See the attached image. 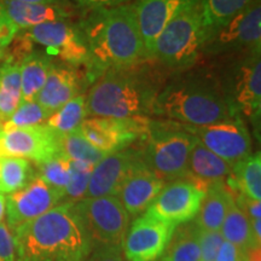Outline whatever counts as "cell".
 Masks as SVG:
<instances>
[{
  "label": "cell",
  "mask_w": 261,
  "mask_h": 261,
  "mask_svg": "<svg viewBox=\"0 0 261 261\" xmlns=\"http://www.w3.org/2000/svg\"><path fill=\"white\" fill-rule=\"evenodd\" d=\"M79 27L89 51L87 83L93 84L110 69L137 65L145 57L133 5L89 10Z\"/></svg>",
  "instance_id": "obj_1"
},
{
  "label": "cell",
  "mask_w": 261,
  "mask_h": 261,
  "mask_svg": "<svg viewBox=\"0 0 261 261\" xmlns=\"http://www.w3.org/2000/svg\"><path fill=\"white\" fill-rule=\"evenodd\" d=\"M182 127L200 140L205 148L231 166L242 161L252 152L250 135L243 119L240 116L230 117L211 125H182Z\"/></svg>",
  "instance_id": "obj_11"
},
{
  "label": "cell",
  "mask_w": 261,
  "mask_h": 261,
  "mask_svg": "<svg viewBox=\"0 0 261 261\" xmlns=\"http://www.w3.org/2000/svg\"><path fill=\"white\" fill-rule=\"evenodd\" d=\"M62 200H64L63 195L34 175L25 187L6 197V225L10 232L45 214Z\"/></svg>",
  "instance_id": "obj_15"
},
{
  "label": "cell",
  "mask_w": 261,
  "mask_h": 261,
  "mask_svg": "<svg viewBox=\"0 0 261 261\" xmlns=\"http://www.w3.org/2000/svg\"><path fill=\"white\" fill-rule=\"evenodd\" d=\"M34 177L28 160L0 158V194H12L19 190Z\"/></svg>",
  "instance_id": "obj_32"
},
{
  "label": "cell",
  "mask_w": 261,
  "mask_h": 261,
  "mask_svg": "<svg viewBox=\"0 0 261 261\" xmlns=\"http://www.w3.org/2000/svg\"><path fill=\"white\" fill-rule=\"evenodd\" d=\"M261 51V4L254 0L230 21L212 33L204 45V55Z\"/></svg>",
  "instance_id": "obj_9"
},
{
  "label": "cell",
  "mask_w": 261,
  "mask_h": 261,
  "mask_svg": "<svg viewBox=\"0 0 261 261\" xmlns=\"http://www.w3.org/2000/svg\"><path fill=\"white\" fill-rule=\"evenodd\" d=\"M166 182L154 174L140 161L122 182L116 197L121 202L129 218L144 214L160 194Z\"/></svg>",
  "instance_id": "obj_19"
},
{
  "label": "cell",
  "mask_w": 261,
  "mask_h": 261,
  "mask_svg": "<svg viewBox=\"0 0 261 261\" xmlns=\"http://www.w3.org/2000/svg\"><path fill=\"white\" fill-rule=\"evenodd\" d=\"M80 6L87 10L115 8V6L123 5L127 0H75Z\"/></svg>",
  "instance_id": "obj_41"
},
{
  "label": "cell",
  "mask_w": 261,
  "mask_h": 261,
  "mask_svg": "<svg viewBox=\"0 0 261 261\" xmlns=\"http://www.w3.org/2000/svg\"><path fill=\"white\" fill-rule=\"evenodd\" d=\"M5 14L18 31L29 29L47 22L69 18V11L57 5L29 4L18 0H2Z\"/></svg>",
  "instance_id": "obj_22"
},
{
  "label": "cell",
  "mask_w": 261,
  "mask_h": 261,
  "mask_svg": "<svg viewBox=\"0 0 261 261\" xmlns=\"http://www.w3.org/2000/svg\"><path fill=\"white\" fill-rule=\"evenodd\" d=\"M87 115L89 114H87L86 97L80 94L65 103L57 112L51 114L45 125L57 135H67L79 129Z\"/></svg>",
  "instance_id": "obj_29"
},
{
  "label": "cell",
  "mask_w": 261,
  "mask_h": 261,
  "mask_svg": "<svg viewBox=\"0 0 261 261\" xmlns=\"http://www.w3.org/2000/svg\"><path fill=\"white\" fill-rule=\"evenodd\" d=\"M22 102L21 69L5 62L0 67V117L5 122Z\"/></svg>",
  "instance_id": "obj_28"
},
{
  "label": "cell",
  "mask_w": 261,
  "mask_h": 261,
  "mask_svg": "<svg viewBox=\"0 0 261 261\" xmlns=\"http://www.w3.org/2000/svg\"><path fill=\"white\" fill-rule=\"evenodd\" d=\"M50 115L51 114L35 100H29V102L22 100L17 109L15 110V113L3 123L0 130L45 125Z\"/></svg>",
  "instance_id": "obj_34"
},
{
  "label": "cell",
  "mask_w": 261,
  "mask_h": 261,
  "mask_svg": "<svg viewBox=\"0 0 261 261\" xmlns=\"http://www.w3.org/2000/svg\"><path fill=\"white\" fill-rule=\"evenodd\" d=\"M233 197L226 181L211 185L205 191L194 223L201 230L219 231Z\"/></svg>",
  "instance_id": "obj_23"
},
{
  "label": "cell",
  "mask_w": 261,
  "mask_h": 261,
  "mask_svg": "<svg viewBox=\"0 0 261 261\" xmlns=\"http://www.w3.org/2000/svg\"><path fill=\"white\" fill-rule=\"evenodd\" d=\"M231 191L240 192L253 198L261 200V156L260 152L249 155L232 166L231 174L226 179Z\"/></svg>",
  "instance_id": "obj_24"
},
{
  "label": "cell",
  "mask_w": 261,
  "mask_h": 261,
  "mask_svg": "<svg viewBox=\"0 0 261 261\" xmlns=\"http://www.w3.org/2000/svg\"><path fill=\"white\" fill-rule=\"evenodd\" d=\"M205 190L188 179H178L166 184L145 213L163 223L179 226L194 220Z\"/></svg>",
  "instance_id": "obj_12"
},
{
  "label": "cell",
  "mask_w": 261,
  "mask_h": 261,
  "mask_svg": "<svg viewBox=\"0 0 261 261\" xmlns=\"http://www.w3.org/2000/svg\"><path fill=\"white\" fill-rule=\"evenodd\" d=\"M5 213H6V197L4 195L0 194V224H2L3 220H4Z\"/></svg>",
  "instance_id": "obj_43"
},
{
  "label": "cell",
  "mask_w": 261,
  "mask_h": 261,
  "mask_svg": "<svg viewBox=\"0 0 261 261\" xmlns=\"http://www.w3.org/2000/svg\"><path fill=\"white\" fill-rule=\"evenodd\" d=\"M140 161V149L130 146L108 154L93 166L85 198L116 196L122 182Z\"/></svg>",
  "instance_id": "obj_17"
},
{
  "label": "cell",
  "mask_w": 261,
  "mask_h": 261,
  "mask_svg": "<svg viewBox=\"0 0 261 261\" xmlns=\"http://www.w3.org/2000/svg\"><path fill=\"white\" fill-rule=\"evenodd\" d=\"M151 120L146 116L92 117L84 120L79 127L83 136L94 148L106 152L119 151L137 142L144 140L149 135Z\"/></svg>",
  "instance_id": "obj_10"
},
{
  "label": "cell",
  "mask_w": 261,
  "mask_h": 261,
  "mask_svg": "<svg viewBox=\"0 0 261 261\" xmlns=\"http://www.w3.org/2000/svg\"><path fill=\"white\" fill-rule=\"evenodd\" d=\"M16 261H85L90 236L75 202H64L12 232Z\"/></svg>",
  "instance_id": "obj_2"
},
{
  "label": "cell",
  "mask_w": 261,
  "mask_h": 261,
  "mask_svg": "<svg viewBox=\"0 0 261 261\" xmlns=\"http://www.w3.org/2000/svg\"><path fill=\"white\" fill-rule=\"evenodd\" d=\"M214 261H246V255L240 248L227 241H223Z\"/></svg>",
  "instance_id": "obj_40"
},
{
  "label": "cell",
  "mask_w": 261,
  "mask_h": 261,
  "mask_svg": "<svg viewBox=\"0 0 261 261\" xmlns=\"http://www.w3.org/2000/svg\"><path fill=\"white\" fill-rule=\"evenodd\" d=\"M207 39L201 0H197L166 25L156 40L154 57L169 68H189L203 54Z\"/></svg>",
  "instance_id": "obj_6"
},
{
  "label": "cell",
  "mask_w": 261,
  "mask_h": 261,
  "mask_svg": "<svg viewBox=\"0 0 261 261\" xmlns=\"http://www.w3.org/2000/svg\"><path fill=\"white\" fill-rule=\"evenodd\" d=\"M223 241L224 238L219 231H207L198 228L201 261H214Z\"/></svg>",
  "instance_id": "obj_36"
},
{
  "label": "cell",
  "mask_w": 261,
  "mask_h": 261,
  "mask_svg": "<svg viewBox=\"0 0 261 261\" xmlns=\"http://www.w3.org/2000/svg\"><path fill=\"white\" fill-rule=\"evenodd\" d=\"M3 123H4V122H3L2 117H0V129H2V126H3Z\"/></svg>",
  "instance_id": "obj_45"
},
{
  "label": "cell",
  "mask_w": 261,
  "mask_h": 261,
  "mask_svg": "<svg viewBox=\"0 0 261 261\" xmlns=\"http://www.w3.org/2000/svg\"><path fill=\"white\" fill-rule=\"evenodd\" d=\"M93 166L89 163L70 161V178L65 189L64 198H69L68 202H79L86 196L87 188Z\"/></svg>",
  "instance_id": "obj_35"
},
{
  "label": "cell",
  "mask_w": 261,
  "mask_h": 261,
  "mask_svg": "<svg viewBox=\"0 0 261 261\" xmlns=\"http://www.w3.org/2000/svg\"><path fill=\"white\" fill-rule=\"evenodd\" d=\"M75 204L93 248L121 246L130 218L116 196L84 198Z\"/></svg>",
  "instance_id": "obj_8"
},
{
  "label": "cell",
  "mask_w": 261,
  "mask_h": 261,
  "mask_svg": "<svg viewBox=\"0 0 261 261\" xmlns=\"http://www.w3.org/2000/svg\"><path fill=\"white\" fill-rule=\"evenodd\" d=\"M54 64L51 56L33 51L19 64L21 69V92L22 100L29 102L35 100L39 91L46 81L48 70Z\"/></svg>",
  "instance_id": "obj_26"
},
{
  "label": "cell",
  "mask_w": 261,
  "mask_h": 261,
  "mask_svg": "<svg viewBox=\"0 0 261 261\" xmlns=\"http://www.w3.org/2000/svg\"><path fill=\"white\" fill-rule=\"evenodd\" d=\"M195 140L181 123L151 121L149 135L140 149L142 161L165 182L182 179Z\"/></svg>",
  "instance_id": "obj_5"
},
{
  "label": "cell",
  "mask_w": 261,
  "mask_h": 261,
  "mask_svg": "<svg viewBox=\"0 0 261 261\" xmlns=\"http://www.w3.org/2000/svg\"><path fill=\"white\" fill-rule=\"evenodd\" d=\"M85 261H127L121 246H107L93 248Z\"/></svg>",
  "instance_id": "obj_37"
},
{
  "label": "cell",
  "mask_w": 261,
  "mask_h": 261,
  "mask_svg": "<svg viewBox=\"0 0 261 261\" xmlns=\"http://www.w3.org/2000/svg\"><path fill=\"white\" fill-rule=\"evenodd\" d=\"M219 232L223 236L224 241L232 243L233 246L240 248L243 253L253 249V248L260 247V242H257L253 233L250 220L237 207L234 201L230 204Z\"/></svg>",
  "instance_id": "obj_27"
},
{
  "label": "cell",
  "mask_w": 261,
  "mask_h": 261,
  "mask_svg": "<svg viewBox=\"0 0 261 261\" xmlns=\"http://www.w3.org/2000/svg\"><path fill=\"white\" fill-rule=\"evenodd\" d=\"M60 151L70 161L84 162L89 165H97L100 160L108 154L94 148L91 143L83 136L79 129L67 135H60L58 138Z\"/></svg>",
  "instance_id": "obj_31"
},
{
  "label": "cell",
  "mask_w": 261,
  "mask_h": 261,
  "mask_svg": "<svg viewBox=\"0 0 261 261\" xmlns=\"http://www.w3.org/2000/svg\"><path fill=\"white\" fill-rule=\"evenodd\" d=\"M80 85L79 74L73 65L52 64L35 102L50 114H54L65 103L80 96Z\"/></svg>",
  "instance_id": "obj_20"
},
{
  "label": "cell",
  "mask_w": 261,
  "mask_h": 261,
  "mask_svg": "<svg viewBox=\"0 0 261 261\" xmlns=\"http://www.w3.org/2000/svg\"><path fill=\"white\" fill-rule=\"evenodd\" d=\"M0 261H16L14 238L6 223L0 224Z\"/></svg>",
  "instance_id": "obj_38"
},
{
  "label": "cell",
  "mask_w": 261,
  "mask_h": 261,
  "mask_svg": "<svg viewBox=\"0 0 261 261\" xmlns=\"http://www.w3.org/2000/svg\"><path fill=\"white\" fill-rule=\"evenodd\" d=\"M38 168V177L64 197L65 189L70 178V160L60 151L50 159L39 162Z\"/></svg>",
  "instance_id": "obj_33"
},
{
  "label": "cell",
  "mask_w": 261,
  "mask_h": 261,
  "mask_svg": "<svg viewBox=\"0 0 261 261\" xmlns=\"http://www.w3.org/2000/svg\"><path fill=\"white\" fill-rule=\"evenodd\" d=\"M260 51L248 52L228 71L223 91L231 116H244L260 130L261 61Z\"/></svg>",
  "instance_id": "obj_7"
},
{
  "label": "cell",
  "mask_w": 261,
  "mask_h": 261,
  "mask_svg": "<svg viewBox=\"0 0 261 261\" xmlns=\"http://www.w3.org/2000/svg\"><path fill=\"white\" fill-rule=\"evenodd\" d=\"M232 171V166L208 150L200 140L196 139L190 151L188 168L184 179L207 191L211 185L226 181Z\"/></svg>",
  "instance_id": "obj_21"
},
{
  "label": "cell",
  "mask_w": 261,
  "mask_h": 261,
  "mask_svg": "<svg viewBox=\"0 0 261 261\" xmlns=\"http://www.w3.org/2000/svg\"><path fill=\"white\" fill-rule=\"evenodd\" d=\"M159 261H201L198 228L194 220L175 227Z\"/></svg>",
  "instance_id": "obj_25"
},
{
  "label": "cell",
  "mask_w": 261,
  "mask_h": 261,
  "mask_svg": "<svg viewBox=\"0 0 261 261\" xmlns=\"http://www.w3.org/2000/svg\"><path fill=\"white\" fill-rule=\"evenodd\" d=\"M5 55H6V46H3L0 44V60H5Z\"/></svg>",
  "instance_id": "obj_44"
},
{
  "label": "cell",
  "mask_w": 261,
  "mask_h": 261,
  "mask_svg": "<svg viewBox=\"0 0 261 261\" xmlns=\"http://www.w3.org/2000/svg\"><path fill=\"white\" fill-rule=\"evenodd\" d=\"M58 138L60 135L46 125L0 130V158L33 160L39 163L60 152Z\"/></svg>",
  "instance_id": "obj_16"
},
{
  "label": "cell",
  "mask_w": 261,
  "mask_h": 261,
  "mask_svg": "<svg viewBox=\"0 0 261 261\" xmlns=\"http://www.w3.org/2000/svg\"><path fill=\"white\" fill-rule=\"evenodd\" d=\"M18 32V29L11 23V21L6 16L3 2L0 0V44L3 46H8Z\"/></svg>",
  "instance_id": "obj_39"
},
{
  "label": "cell",
  "mask_w": 261,
  "mask_h": 261,
  "mask_svg": "<svg viewBox=\"0 0 261 261\" xmlns=\"http://www.w3.org/2000/svg\"><path fill=\"white\" fill-rule=\"evenodd\" d=\"M175 227L146 213L129 225L121 244L127 261H159L165 253Z\"/></svg>",
  "instance_id": "obj_14"
},
{
  "label": "cell",
  "mask_w": 261,
  "mask_h": 261,
  "mask_svg": "<svg viewBox=\"0 0 261 261\" xmlns=\"http://www.w3.org/2000/svg\"><path fill=\"white\" fill-rule=\"evenodd\" d=\"M24 32L33 42L47 48L48 56H57L73 67L86 64L89 51L79 24L62 19L35 25Z\"/></svg>",
  "instance_id": "obj_13"
},
{
  "label": "cell",
  "mask_w": 261,
  "mask_h": 261,
  "mask_svg": "<svg viewBox=\"0 0 261 261\" xmlns=\"http://www.w3.org/2000/svg\"><path fill=\"white\" fill-rule=\"evenodd\" d=\"M18 2L29 3V4H41V5H57L65 8V0H18Z\"/></svg>",
  "instance_id": "obj_42"
},
{
  "label": "cell",
  "mask_w": 261,
  "mask_h": 261,
  "mask_svg": "<svg viewBox=\"0 0 261 261\" xmlns=\"http://www.w3.org/2000/svg\"><path fill=\"white\" fill-rule=\"evenodd\" d=\"M254 0H201L202 15L208 38Z\"/></svg>",
  "instance_id": "obj_30"
},
{
  "label": "cell",
  "mask_w": 261,
  "mask_h": 261,
  "mask_svg": "<svg viewBox=\"0 0 261 261\" xmlns=\"http://www.w3.org/2000/svg\"><path fill=\"white\" fill-rule=\"evenodd\" d=\"M137 65L110 69L98 77L86 97L87 114L115 119L152 114L160 92L158 80Z\"/></svg>",
  "instance_id": "obj_3"
},
{
  "label": "cell",
  "mask_w": 261,
  "mask_h": 261,
  "mask_svg": "<svg viewBox=\"0 0 261 261\" xmlns=\"http://www.w3.org/2000/svg\"><path fill=\"white\" fill-rule=\"evenodd\" d=\"M197 0H137L133 5L145 57H154L155 44L163 29L175 16Z\"/></svg>",
  "instance_id": "obj_18"
},
{
  "label": "cell",
  "mask_w": 261,
  "mask_h": 261,
  "mask_svg": "<svg viewBox=\"0 0 261 261\" xmlns=\"http://www.w3.org/2000/svg\"><path fill=\"white\" fill-rule=\"evenodd\" d=\"M152 114L190 126L211 125L232 117L223 87L208 75L197 74L166 85L156 97Z\"/></svg>",
  "instance_id": "obj_4"
}]
</instances>
